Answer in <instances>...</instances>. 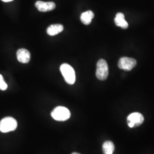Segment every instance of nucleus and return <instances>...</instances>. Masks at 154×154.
Wrapping results in <instances>:
<instances>
[{
	"label": "nucleus",
	"mask_w": 154,
	"mask_h": 154,
	"mask_svg": "<svg viewBox=\"0 0 154 154\" xmlns=\"http://www.w3.org/2000/svg\"><path fill=\"white\" fill-rule=\"evenodd\" d=\"M60 71L65 81L69 85H73L75 82V72L72 66L67 63H63L60 67Z\"/></svg>",
	"instance_id": "f257e3e1"
},
{
	"label": "nucleus",
	"mask_w": 154,
	"mask_h": 154,
	"mask_svg": "<svg viewBox=\"0 0 154 154\" xmlns=\"http://www.w3.org/2000/svg\"><path fill=\"white\" fill-rule=\"evenodd\" d=\"M52 118L57 121H65L69 119L71 116L70 111L68 109L63 106L55 107L51 112Z\"/></svg>",
	"instance_id": "f03ea898"
},
{
	"label": "nucleus",
	"mask_w": 154,
	"mask_h": 154,
	"mask_svg": "<svg viewBox=\"0 0 154 154\" xmlns=\"http://www.w3.org/2000/svg\"><path fill=\"white\" fill-rule=\"evenodd\" d=\"M17 127V122L12 117H5L0 121V131L3 133L14 131Z\"/></svg>",
	"instance_id": "7ed1b4c3"
},
{
	"label": "nucleus",
	"mask_w": 154,
	"mask_h": 154,
	"mask_svg": "<svg viewBox=\"0 0 154 154\" xmlns=\"http://www.w3.org/2000/svg\"><path fill=\"white\" fill-rule=\"evenodd\" d=\"M109 75V66L105 60L101 59L97 64L96 76L100 81H105Z\"/></svg>",
	"instance_id": "20e7f679"
},
{
	"label": "nucleus",
	"mask_w": 154,
	"mask_h": 154,
	"mask_svg": "<svg viewBox=\"0 0 154 154\" xmlns=\"http://www.w3.org/2000/svg\"><path fill=\"white\" fill-rule=\"evenodd\" d=\"M144 122L143 115L139 112H133L128 116L127 122L130 128L140 126Z\"/></svg>",
	"instance_id": "39448f33"
},
{
	"label": "nucleus",
	"mask_w": 154,
	"mask_h": 154,
	"mask_svg": "<svg viewBox=\"0 0 154 154\" xmlns=\"http://www.w3.org/2000/svg\"><path fill=\"white\" fill-rule=\"evenodd\" d=\"M137 61L128 57H122L118 62V67L119 69L124 70L125 71H130L136 66Z\"/></svg>",
	"instance_id": "423d86ee"
},
{
	"label": "nucleus",
	"mask_w": 154,
	"mask_h": 154,
	"mask_svg": "<svg viewBox=\"0 0 154 154\" xmlns=\"http://www.w3.org/2000/svg\"><path fill=\"white\" fill-rule=\"evenodd\" d=\"M35 7L39 11L46 12L51 11L55 9V4L53 2H43L38 1L35 2Z\"/></svg>",
	"instance_id": "0eeeda50"
},
{
	"label": "nucleus",
	"mask_w": 154,
	"mask_h": 154,
	"mask_svg": "<svg viewBox=\"0 0 154 154\" xmlns=\"http://www.w3.org/2000/svg\"><path fill=\"white\" fill-rule=\"evenodd\" d=\"M17 60L22 63H27L30 60V53L28 50L20 49L17 52Z\"/></svg>",
	"instance_id": "6e6552de"
},
{
	"label": "nucleus",
	"mask_w": 154,
	"mask_h": 154,
	"mask_svg": "<svg viewBox=\"0 0 154 154\" xmlns=\"http://www.w3.org/2000/svg\"><path fill=\"white\" fill-rule=\"evenodd\" d=\"M114 21L117 26L126 29L128 28V25L125 18V15L122 13H118L116 15Z\"/></svg>",
	"instance_id": "1a4fd4ad"
},
{
	"label": "nucleus",
	"mask_w": 154,
	"mask_h": 154,
	"mask_svg": "<svg viewBox=\"0 0 154 154\" xmlns=\"http://www.w3.org/2000/svg\"><path fill=\"white\" fill-rule=\"evenodd\" d=\"M63 30V26L61 24H54L47 29V33L51 36H54L61 33Z\"/></svg>",
	"instance_id": "9d476101"
},
{
	"label": "nucleus",
	"mask_w": 154,
	"mask_h": 154,
	"mask_svg": "<svg viewBox=\"0 0 154 154\" xmlns=\"http://www.w3.org/2000/svg\"><path fill=\"white\" fill-rule=\"evenodd\" d=\"M94 17L93 12L91 11H85L83 13L81 16V21L83 24L88 25L91 23L92 20Z\"/></svg>",
	"instance_id": "9b49d317"
},
{
	"label": "nucleus",
	"mask_w": 154,
	"mask_h": 154,
	"mask_svg": "<svg viewBox=\"0 0 154 154\" xmlns=\"http://www.w3.org/2000/svg\"><path fill=\"white\" fill-rule=\"evenodd\" d=\"M102 149L104 154H113L115 149L114 144L110 140L106 141L103 144Z\"/></svg>",
	"instance_id": "f8f14e48"
},
{
	"label": "nucleus",
	"mask_w": 154,
	"mask_h": 154,
	"mask_svg": "<svg viewBox=\"0 0 154 154\" xmlns=\"http://www.w3.org/2000/svg\"><path fill=\"white\" fill-rule=\"evenodd\" d=\"M8 88V85L6 83L4 79L1 74H0V90L5 91Z\"/></svg>",
	"instance_id": "ddd939ff"
},
{
	"label": "nucleus",
	"mask_w": 154,
	"mask_h": 154,
	"mask_svg": "<svg viewBox=\"0 0 154 154\" xmlns=\"http://www.w3.org/2000/svg\"><path fill=\"white\" fill-rule=\"evenodd\" d=\"M1 1H4V2H8L12 1H13V0H1Z\"/></svg>",
	"instance_id": "4468645a"
},
{
	"label": "nucleus",
	"mask_w": 154,
	"mask_h": 154,
	"mask_svg": "<svg viewBox=\"0 0 154 154\" xmlns=\"http://www.w3.org/2000/svg\"><path fill=\"white\" fill-rule=\"evenodd\" d=\"M72 154H81L79 153H78V152H72Z\"/></svg>",
	"instance_id": "2eb2a0df"
}]
</instances>
